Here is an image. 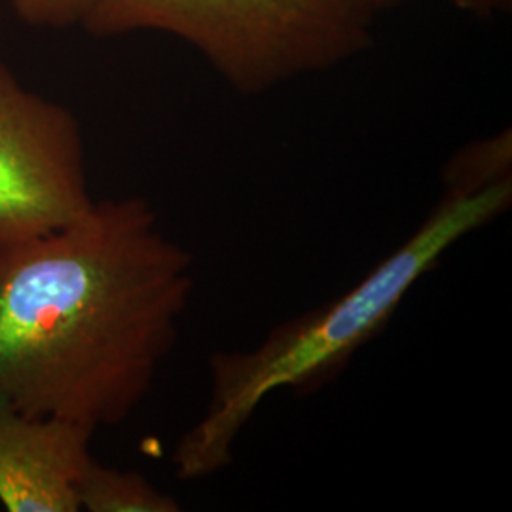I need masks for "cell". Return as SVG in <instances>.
<instances>
[{
	"mask_svg": "<svg viewBox=\"0 0 512 512\" xmlns=\"http://www.w3.org/2000/svg\"><path fill=\"white\" fill-rule=\"evenodd\" d=\"M368 14L353 0H99L84 27L183 38L230 86L255 95L363 52Z\"/></svg>",
	"mask_w": 512,
	"mask_h": 512,
	"instance_id": "3",
	"label": "cell"
},
{
	"mask_svg": "<svg viewBox=\"0 0 512 512\" xmlns=\"http://www.w3.org/2000/svg\"><path fill=\"white\" fill-rule=\"evenodd\" d=\"M355 2H357L359 6H363L368 12H372V10H376V8L391 6V4H395V2H399V0H355Z\"/></svg>",
	"mask_w": 512,
	"mask_h": 512,
	"instance_id": "9",
	"label": "cell"
},
{
	"mask_svg": "<svg viewBox=\"0 0 512 512\" xmlns=\"http://www.w3.org/2000/svg\"><path fill=\"white\" fill-rule=\"evenodd\" d=\"M80 511L179 512L181 503L135 471L107 467L90 458L76 484Z\"/></svg>",
	"mask_w": 512,
	"mask_h": 512,
	"instance_id": "6",
	"label": "cell"
},
{
	"mask_svg": "<svg viewBox=\"0 0 512 512\" xmlns=\"http://www.w3.org/2000/svg\"><path fill=\"white\" fill-rule=\"evenodd\" d=\"M19 18L38 27L84 23L99 0H8Z\"/></svg>",
	"mask_w": 512,
	"mask_h": 512,
	"instance_id": "7",
	"label": "cell"
},
{
	"mask_svg": "<svg viewBox=\"0 0 512 512\" xmlns=\"http://www.w3.org/2000/svg\"><path fill=\"white\" fill-rule=\"evenodd\" d=\"M511 205L512 175L488 177L448 162L435 209L348 293L277 325L255 348L213 353L205 414L173 452L177 478L203 480L230 467L241 431L270 395L285 389L310 395L334 382L384 330L421 277Z\"/></svg>",
	"mask_w": 512,
	"mask_h": 512,
	"instance_id": "2",
	"label": "cell"
},
{
	"mask_svg": "<svg viewBox=\"0 0 512 512\" xmlns=\"http://www.w3.org/2000/svg\"><path fill=\"white\" fill-rule=\"evenodd\" d=\"M92 427L23 414L0 401V505L8 512H78L76 484L92 458Z\"/></svg>",
	"mask_w": 512,
	"mask_h": 512,
	"instance_id": "5",
	"label": "cell"
},
{
	"mask_svg": "<svg viewBox=\"0 0 512 512\" xmlns=\"http://www.w3.org/2000/svg\"><path fill=\"white\" fill-rule=\"evenodd\" d=\"M194 258L145 198L0 245V401L114 427L147 399L179 340Z\"/></svg>",
	"mask_w": 512,
	"mask_h": 512,
	"instance_id": "1",
	"label": "cell"
},
{
	"mask_svg": "<svg viewBox=\"0 0 512 512\" xmlns=\"http://www.w3.org/2000/svg\"><path fill=\"white\" fill-rule=\"evenodd\" d=\"M454 6L467 12L475 14H490L494 10H503L505 6L511 4V0H450Z\"/></svg>",
	"mask_w": 512,
	"mask_h": 512,
	"instance_id": "8",
	"label": "cell"
},
{
	"mask_svg": "<svg viewBox=\"0 0 512 512\" xmlns=\"http://www.w3.org/2000/svg\"><path fill=\"white\" fill-rule=\"evenodd\" d=\"M93 203L80 122L0 61V245L63 228Z\"/></svg>",
	"mask_w": 512,
	"mask_h": 512,
	"instance_id": "4",
	"label": "cell"
}]
</instances>
